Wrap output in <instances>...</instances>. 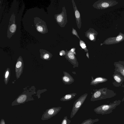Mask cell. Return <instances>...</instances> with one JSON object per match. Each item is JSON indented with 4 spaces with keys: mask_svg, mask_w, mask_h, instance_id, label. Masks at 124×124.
Wrapping results in <instances>:
<instances>
[{
    "mask_svg": "<svg viewBox=\"0 0 124 124\" xmlns=\"http://www.w3.org/2000/svg\"><path fill=\"white\" fill-rule=\"evenodd\" d=\"M71 120L68 118L67 116H65L62 120L61 124H70Z\"/></svg>",
    "mask_w": 124,
    "mask_h": 124,
    "instance_id": "cell-24",
    "label": "cell"
},
{
    "mask_svg": "<svg viewBox=\"0 0 124 124\" xmlns=\"http://www.w3.org/2000/svg\"><path fill=\"white\" fill-rule=\"evenodd\" d=\"M112 76L114 81L112 83L114 86L116 87L121 86L124 81V78L120 73L115 71Z\"/></svg>",
    "mask_w": 124,
    "mask_h": 124,
    "instance_id": "cell-11",
    "label": "cell"
},
{
    "mask_svg": "<svg viewBox=\"0 0 124 124\" xmlns=\"http://www.w3.org/2000/svg\"><path fill=\"white\" fill-rule=\"evenodd\" d=\"M73 7L74 12L76 23L78 28L80 29L81 26V15L75 3L73 0H72Z\"/></svg>",
    "mask_w": 124,
    "mask_h": 124,
    "instance_id": "cell-12",
    "label": "cell"
},
{
    "mask_svg": "<svg viewBox=\"0 0 124 124\" xmlns=\"http://www.w3.org/2000/svg\"><path fill=\"white\" fill-rule=\"evenodd\" d=\"M99 120V119L98 118L92 119L90 118L85 120L80 124H93L94 123L98 122Z\"/></svg>",
    "mask_w": 124,
    "mask_h": 124,
    "instance_id": "cell-22",
    "label": "cell"
},
{
    "mask_svg": "<svg viewBox=\"0 0 124 124\" xmlns=\"http://www.w3.org/2000/svg\"><path fill=\"white\" fill-rule=\"evenodd\" d=\"M76 95L77 93H75L66 94L60 99V100L63 101L70 100L73 98Z\"/></svg>",
    "mask_w": 124,
    "mask_h": 124,
    "instance_id": "cell-20",
    "label": "cell"
},
{
    "mask_svg": "<svg viewBox=\"0 0 124 124\" xmlns=\"http://www.w3.org/2000/svg\"><path fill=\"white\" fill-rule=\"evenodd\" d=\"M79 44L81 48L84 49L85 52L88 51V50L87 48L86 44L83 40L81 39L80 40Z\"/></svg>",
    "mask_w": 124,
    "mask_h": 124,
    "instance_id": "cell-23",
    "label": "cell"
},
{
    "mask_svg": "<svg viewBox=\"0 0 124 124\" xmlns=\"http://www.w3.org/2000/svg\"><path fill=\"white\" fill-rule=\"evenodd\" d=\"M85 33L86 37L89 40L93 42L96 41V37L98 33L94 29L89 28Z\"/></svg>",
    "mask_w": 124,
    "mask_h": 124,
    "instance_id": "cell-13",
    "label": "cell"
},
{
    "mask_svg": "<svg viewBox=\"0 0 124 124\" xmlns=\"http://www.w3.org/2000/svg\"><path fill=\"white\" fill-rule=\"evenodd\" d=\"M60 55L61 56H65L66 54V51L62 50L59 52Z\"/></svg>",
    "mask_w": 124,
    "mask_h": 124,
    "instance_id": "cell-26",
    "label": "cell"
},
{
    "mask_svg": "<svg viewBox=\"0 0 124 124\" xmlns=\"http://www.w3.org/2000/svg\"><path fill=\"white\" fill-rule=\"evenodd\" d=\"M118 3L116 0H99L93 4V6L97 9L102 10L113 7Z\"/></svg>",
    "mask_w": 124,
    "mask_h": 124,
    "instance_id": "cell-3",
    "label": "cell"
},
{
    "mask_svg": "<svg viewBox=\"0 0 124 124\" xmlns=\"http://www.w3.org/2000/svg\"><path fill=\"white\" fill-rule=\"evenodd\" d=\"M72 33L73 35H74L77 37L80 40V38L78 36L77 31L73 28H72Z\"/></svg>",
    "mask_w": 124,
    "mask_h": 124,
    "instance_id": "cell-25",
    "label": "cell"
},
{
    "mask_svg": "<svg viewBox=\"0 0 124 124\" xmlns=\"http://www.w3.org/2000/svg\"><path fill=\"white\" fill-rule=\"evenodd\" d=\"M121 101L120 100H117L109 104L101 105L94 108V111L99 114L103 115L111 113L113 109L120 104Z\"/></svg>",
    "mask_w": 124,
    "mask_h": 124,
    "instance_id": "cell-2",
    "label": "cell"
},
{
    "mask_svg": "<svg viewBox=\"0 0 124 124\" xmlns=\"http://www.w3.org/2000/svg\"><path fill=\"white\" fill-rule=\"evenodd\" d=\"M10 70L9 68H7L4 74V81L6 85L7 84L10 76Z\"/></svg>",
    "mask_w": 124,
    "mask_h": 124,
    "instance_id": "cell-21",
    "label": "cell"
},
{
    "mask_svg": "<svg viewBox=\"0 0 124 124\" xmlns=\"http://www.w3.org/2000/svg\"><path fill=\"white\" fill-rule=\"evenodd\" d=\"M15 16L13 13L10 18L7 32V37L10 39L16 33L17 25L16 23Z\"/></svg>",
    "mask_w": 124,
    "mask_h": 124,
    "instance_id": "cell-7",
    "label": "cell"
},
{
    "mask_svg": "<svg viewBox=\"0 0 124 124\" xmlns=\"http://www.w3.org/2000/svg\"><path fill=\"white\" fill-rule=\"evenodd\" d=\"M124 101V97L123 99L122 100V101L123 102Z\"/></svg>",
    "mask_w": 124,
    "mask_h": 124,
    "instance_id": "cell-30",
    "label": "cell"
},
{
    "mask_svg": "<svg viewBox=\"0 0 124 124\" xmlns=\"http://www.w3.org/2000/svg\"><path fill=\"white\" fill-rule=\"evenodd\" d=\"M116 95L113 91L107 88H103L95 89L92 95L91 101H94L98 100L112 98Z\"/></svg>",
    "mask_w": 124,
    "mask_h": 124,
    "instance_id": "cell-1",
    "label": "cell"
},
{
    "mask_svg": "<svg viewBox=\"0 0 124 124\" xmlns=\"http://www.w3.org/2000/svg\"><path fill=\"white\" fill-rule=\"evenodd\" d=\"M86 56L88 59H89V53L88 51L86 52Z\"/></svg>",
    "mask_w": 124,
    "mask_h": 124,
    "instance_id": "cell-28",
    "label": "cell"
},
{
    "mask_svg": "<svg viewBox=\"0 0 124 124\" xmlns=\"http://www.w3.org/2000/svg\"><path fill=\"white\" fill-rule=\"evenodd\" d=\"M88 95V94L85 93L80 96L74 102L70 114V118L75 116L82 105Z\"/></svg>",
    "mask_w": 124,
    "mask_h": 124,
    "instance_id": "cell-5",
    "label": "cell"
},
{
    "mask_svg": "<svg viewBox=\"0 0 124 124\" xmlns=\"http://www.w3.org/2000/svg\"><path fill=\"white\" fill-rule=\"evenodd\" d=\"M118 62L120 63H121L122 64L124 65V61H119Z\"/></svg>",
    "mask_w": 124,
    "mask_h": 124,
    "instance_id": "cell-29",
    "label": "cell"
},
{
    "mask_svg": "<svg viewBox=\"0 0 124 124\" xmlns=\"http://www.w3.org/2000/svg\"><path fill=\"white\" fill-rule=\"evenodd\" d=\"M65 51V58L73 65V68H74L76 67H78V63L75 54L70 50L68 51L66 50Z\"/></svg>",
    "mask_w": 124,
    "mask_h": 124,
    "instance_id": "cell-10",
    "label": "cell"
},
{
    "mask_svg": "<svg viewBox=\"0 0 124 124\" xmlns=\"http://www.w3.org/2000/svg\"><path fill=\"white\" fill-rule=\"evenodd\" d=\"M24 67V63L22 57L20 56L17 59L15 66L16 77L18 79L23 73Z\"/></svg>",
    "mask_w": 124,
    "mask_h": 124,
    "instance_id": "cell-9",
    "label": "cell"
},
{
    "mask_svg": "<svg viewBox=\"0 0 124 124\" xmlns=\"http://www.w3.org/2000/svg\"><path fill=\"white\" fill-rule=\"evenodd\" d=\"M61 108V107H53L49 109L46 113V118L48 119L55 116L59 112Z\"/></svg>",
    "mask_w": 124,
    "mask_h": 124,
    "instance_id": "cell-14",
    "label": "cell"
},
{
    "mask_svg": "<svg viewBox=\"0 0 124 124\" xmlns=\"http://www.w3.org/2000/svg\"><path fill=\"white\" fill-rule=\"evenodd\" d=\"M64 76L62 77L63 82L65 85H70L74 82L73 77L67 72L63 71Z\"/></svg>",
    "mask_w": 124,
    "mask_h": 124,
    "instance_id": "cell-15",
    "label": "cell"
},
{
    "mask_svg": "<svg viewBox=\"0 0 124 124\" xmlns=\"http://www.w3.org/2000/svg\"><path fill=\"white\" fill-rule=\"evenodd\" d=\"M54 16L56 22L60 27H64L67 23L66 10L64 6L62 7L61 13L55 15Z\"/></svg>",
    "mask_w": 124,
    "mask_h": 124,
    "instance_id": "cell-4",
    "label": "cell"
},
{
    "mask_svg": "<svg viewBox=\"0 0 124 124\" xmlns=\"http://www.w3.org/2000/svg\"><path fill=\"white\" fill-rule=\"evenodd\" d=\"M114 65L115 71L119 73L124 78V65L118 62H115Z\"/></svg>",
    "mask_w": 124,
    "mask_h": 124,
    "instance_id": "cell-17",
    "label": "cell"
},
{
    "mask_svg": "<svg viewBox=\"0 0 124 124\" xmlns=\"http://www.w3.org/2000/svg\"><path fill=\"white\" fill-rule=\"evenodd\" d=\"M92 80L90 83V85H96L99 83L106 82L108 81V79L106 78L101 77H97L93 78L92 77Z\"/></svg>",
    "mask_w": 124,
    "mask_h": 124,
    "instance_id": "cell-18",
    "label": "cell"
},
{
    "mask_svg": "<svg viewBox=\"0 0 124 124\" xmlns=\"http://www.w3.org/2000/svg\"><path fill=\"white\" fill-rule=\"evenodd\" d=\"M34 22L37 31L42 34H45L48 32V30L46 22L39 17L34 18Z\"/></svg>",
    "mask_w": 124,
    "mask_h": 124,
    "instance_id": "cell-6",
    "label": "cell"
},
{
    "mask_svg": "<svg viewBox=\"0 0 124 124\" xmlns=\"http://www.w3.org/2000/svg\"><path fill=\"white\" fill-rule=\"evenodd\" d=\"M28 93H25L21 94L14 101L17 104L23 103L26 101L29 97V94Z\"/></svg>",
    "mask_w": 124,
    "mask_h": 124,
    "instance_id": "cell-19",
    "label": "cell"
},
{
    "mask_svg": "<svg viewBox=\"0 0 124 124\" xmlns=\"http://www.w3.org/2000/svg\"><path fill=\"white\" fill-rule=\"evenodd\" d=\"M40 58L44 60L48 61L50 60L53 55L52 54L45 50H39Z\"/></svg>",
    "mask_w": 124,
    "mask_h": 124,
    "instance_id": "cell-16",
    "label": "cell"
},
{
    "mask_svg": "<svg viewBox=\"0 0 124 124\" xmlns=\"http://www.w3.org/2000/svg\"><path fill=\"white\" fill-rule=\"evenodd\" d=\"M124 40V34L120 32L118 35L115 37H110L106 39L103 43L101 44V46L103 45H109L119 43Z\"/></svg>",
    "mask_w": 124,
    "mask_h": 124,
    "instance_id": "cell-8",
    "label": "cell"
},
{
    "mask_svg": "<svg viewBox=\"0 0 124 124\" xmlns=\"http://www.w3.org/2000/svg\"><path fill=\"white\" fill-rule=\"evenodd\" d=\"M75 48H72L70 50L72 53L73 54H75Z\"/></svg>",
    "mask_w": 124,
    "mask_h": 124,
    "instance_id": "cell-27",
    "label": "cell"
}]
</instances>
